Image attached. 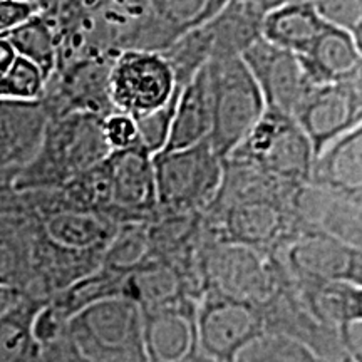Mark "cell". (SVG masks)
Masks as SVG:
<instances>
[{
  "instance_id": "1",
  "label": "cell",
  "mask_w": 362,
  "mask_h": 362,
  "mask_svg": "<svg viewBox=\"0 0 362 362\" xmlns=\"http://www.w3.org/2000/svg\"><path fill=\"white\" fill-rule=\"evenodd\" d=\"M103 119L90 112L51 117L35 156L6 187L13 192L59 188L101 165L111 153Z\"/></svg>"
},
{
  "instance_id": "2",
  "label": "cell",
  "mask_w": 362,
  "mask_h": 362,
  "mask_svg": "<svg viewBox=\"0 0 362 362\" xmlns=\"http://www.w3.org/2000/svg\"><path fill=\"white\" fill-rule=\"evenodd\" d=\"M66 336L88 362H148L143 312L119 296L86 307L66 324Z\"/></svg>"
},
{
  "instance_id": "3",
  "label": "cell",
  "mask_w": 362,
  "mask_h": 362,
  "mask_svg": "<svg viewBox=\"0 0 362 362\" xmlns=\"http://www.w3.org/2000/svg\"><path fill=\"white\" fill-rule=\"evenodd\" d=\"M205 67L211 94L208 143L225 160L259 123L265 103L242 56L216 59Z\"/></svg>"
},
{
  "instance_id": "4",
  "label": "cell",
  "mask_w": 362,
  "mask_h": 362,
  "mask_svg": "<svg viewBox=\"0 0 362 362\" xmlns=\"http://www.w3.org/2000/svg\"><path fill=\"white\" fill-rule=\"evenodd\" d=\"M156 215H202L218 193L223 160L203 141L153 158Z\"/></svg>"
},
{
  "instance_id": "5",
  "label": "cell",
  "mask_w": 362,
  "mask_h": 362,
  "mask_svg": "<svg viewBox=\"0 0 362 362\" xmlns=\"http://www.w3.org/2000/svg\"><path fill=\"white\" fill-rule=\"evenodd\" d=\"M202 274L205 291L257 307L269 304L284 285L282 269L274 255L206 238L202 250Z\"/></svg>"
},
{
  "instance_id": "6",
  "label": "cell",
  "mask_w": 362,
  "mask_h": 362,
  "mask_svg": "<svg viewBox=\"0 0 362 362\" xmlns=\"http://www.w3.org/2000/svg\"><path fill=\"white\" fill-rule=\"evenodd\" d=\"M226 158L248 163L285 187L297 188L309 183L314 149L292 117L265 111Z\"/></svg>"
},
{
  "instance_id": "7",
  "label": "cell",
  "mask_w": 362,
  "mask_h": 362,
  "mask_svg": "<svg viewBox=\"0 0 362 362\" xmlns=\"http://www.w3.org/2000/svg\"><path fill=\"white\" fill-rule=\"evenodd\" d=\"M198 352L211 362H237L264 336L262 307L205 291L197 302Z\"/></svg>"
},
{
  "instance_id": "8",
  "label": "cell",
  "mask_w": 362,
  "mask_h": 362,
  "mask_svg": "<svg viewBox=\"0 0 362 362\" xmlns=\"http://www.w3.org/2000/svg\"><path fill=\"white\" fill-rule=\"evenodd\" d=\"M180 89L173 69L161 52L129 49L112 59L107 78L112 111L136 119L160 110Z\"/></svg>"
},
{
  "instance_id": "9",
  "label": "cell",
  "mask_w": 362,
  "mask_h": 362,
  "mask_svg": "<svg viewBox=\"0 0 362 362\" xmlns=\"http://www.w3.org/2000/svg\"><path fill=\"white\" fill-rule=\"evenodd\" d=\"M284 277L293 285L347 282L362 285V252L359 247L319 232L298 233L274 255Z\"/></svg>"
},
{
  "instance_id": "10",
  "label": "cell",
  "mask_w": 362,
  "mask_h": 362,
  "mask_svg": "<svg viewBox=\"0 0 362 362\" xmlns=\"http://www.w3.org/2000/svg\"><path fill=\"white\" fill-rule=\"evenodd\" d=\"M293 121L304 131L315 156L334 139L362 126V79L312 86Z\"/></svg>"
},
{
  "instance_id": "11",
  "label": "cell",
  "mask_w": 362,
  "mask_h": 362,
  "mask_svg": "<svg viewBox=\"0 0 362 362\" xmlns=\"http://www.w3.org/2000/svg\"><path fill=\"white\" fill-rule=\"evenodd\" d=\"M110 180V215L117 223L149 221L158 214L155 163L134 144L111 151L104 160Z\"/></svg>"
},
{
  "instance_id": "12",
  "label": "cell",
  "mask_w": 362,
  "mask_h": 362,
  "mask_svg": "<svg viewBox=\"0 0 362 362\" xmlns=\"http://www.w3.org/2000/svg\"><path fill=\"white\" fill-rule=\"evenodd\" d=\"M115 56H104L61 66L52 72L45 83L40 101L49 117L69 112H90L106 117L112 106L107 93V78Z\"/></svg>"
},
{
  "instance_id": "13",
  "label": "cell",
  "mask_w": 362,
  "mask_h": 362,
  "mask_svg": "<svg viewBox=\"0 0 362 362\" xmlns=\"http://www.w3.org/2000/svg\"><path fill=\"white\" fill-rule=\"evenodd\" d=\"M242 59L259 86L265 111L279 112L293 119L302 99L312 86H315L307 76L300 57L260 37L242 54Z\"/></svg>"
},
{
  "instance_id": "14",
  "label": "cell",
  "mask_w": 362,
  "mask_h": 362,
  "mask_svg": "<svg viewBox=\"0 0 362 362\" xmlns=\"http://www.w3.org/2000/svg\"><path fill=\"white\" fill-rule=\"evenodd\" d=\"M291 208L304 230L330 235L361 248L362 193L339 192L309 181L293 189Z\"/></svg>"
},
{
  "instance_id": "15",
  "label": "cell",
  "mask_w": 362,
  "mask_h": 362,
  "mask_svg": "<svg viewBox=\"0 0 362 362\" xmlns=\"http://www.w3.org/2000/svg\"><path fill=\"white\" fill-rule=\"evenodd\" d=\"M49 119L42 101L0 99V183L7 185L29 165L42 143Z\"/></svg>"
},
{
  "instance_id": "16",
  "label": "cell",
  "mask_w": 362,
  "mask_h": 362,
  "mask_svg": "<svg viewBox=\"0 0 362 362\" xmlns=\"http://www.w3.org/2000/svg\"><path fill=\"white\" fill-rule=\"evenodd\" d=\"M197 302L143 312V341L148 362H192L197 357Z\"/></svg>"
},
{
  "instance_id": "17",
  "label": "cell",
  "mask_w": 362,
  "mask_h": 362,
  "mask_svg": "<svg viewBox=\"0 0 362 362\" xmlns=\"http://www.w3.org/2000/svg\"><path fill=\"white\" fill-rule=\"evenodd\" d=\"M300 62L312 84L362 79V42L347 30L325 25Z\"/></svg>"
},
{
  "instance_id": "18",
  "label": "cell",
  "mask_w": 362,
  "mask_h": 362,
  "mask_svg": "<svg viewBox=\"0 0 362 362\" xmlns=\"http://www.w3.org/2000/svg\"><path fill=\"white\" fill-rule=\"evenodd\" d=\"M325 25L310 0H292L267 12L260 37L300 57L309 52Z\"/></svg>"
},
{
  "instance_id": "19",
  "label": "cell",
  "mask_w": 362,
  "mask_h": 362,
  "mask_svg": "<svg viewBox=\"0 0 362 362\" xmlns=\"http://www.w3.org/2000/svg\"><path fill=\"white\" fill-rule=\"evenodd\" d=\"M211 131V94L206 67H202L180 90L165 151L194 146L208 141ZM161 155V153H160Z\"/></svg>"
},
{
  "instance_id": "20",
  "label": "cell",
  "mask_w": 362,
  "mask_h": 362,
  "mask_svg": "<svg viewBox=\"0 0 362 362\" xmlns=\"http://www.w3.org/2000/svg\"><path fill=\"white\" fill-rule=\"evenodd\" d=\"M309 181L339 192L362 193V126L317 153Z\"/></svg>"
},
{
  "instance_id": "21",
  "label": "cell",
  "mask_w": 362,
  "mask_h": 362,
  "mask_svg": "<svg viewBox=\"0 0 362 362\" xmlns=\"http://www.w3.org/2000/svg\"><path fill=\"white\" fill-rule=\"evenodd\" d=\"M33 253L25 218L0 210V287L29 296L33 292Z\"/></svg>"
},
{
  "instance_id": "22",
  "label": "cell",
  "mask_w": 362,
  "mask_h": 362,
  "mask_svg": "<svg viewBox=\"0 0 362 362\" xmlns=\"http://www.w3.org/2000/svg\"><path fill=\"white\" fill-rule=\"evenodd\" d=\"M44 302L22 296L0 314V362H34L40 347L34 337V320Z\"/></svg>"
},
{
  "instance_id": "23",
  "label": "cell",
  "mask_w": 362,
  "mask_h": 362,
  "mask_svg": "<svg viewBox=\"0 0 362 362\" xmlns=\"http://www.w3.org/2000/svg\"><path fill=\"white\" fill-rule=\"evenodd\" d=\"M12 51L25 61L33 62L44 72L45 78L52 74L57 66V34L52 21L44 12L33 17L12 29L6 37Z\"/></svg>"
},
{
  "instance_id": "24",
  "label": "cell",
  "mask_w": 362,
  "mask_h": 362,
  "mask_svg": "<svg viewBox=\"0 0 362 362\" xmlns=\"http://www.w3.org/2000/svg\"><path fill=\"white\" fill-rule=\"evenodd\" d=\"M149 221H129L117 226L115 237L104 250L101 267L128 277L156 260L149 237Z\"/></svg>"
},
{
  "instance_id": "25",
  "label": "cell",
  "mask_w": 362,
  "mask_h": 362,
  "mask_svg": "<svg viewBox=\"0 0 362 362\" xmlns=\"http://www.w3.org/2000/svg\"><path fill=\"white\" fill-rule=\"evenodd\" d=\"M153 19L170 42L216 16L226 0H148Z\"/></svg>"
},
{
  "instance_id": "26",
  "label": "cell",
  "mask_w": 362,
  "mask_h": 362,
  "mask_svg": "<svg viewBox=\"0 0 362 362\" xmlns=\"http://www.w3.org/2000/svg\"><path fill=\"white\" fill-rule=\"evenodd\" d=\"M45 83L47 78L37 66L16 56L4 78L0 79V99L21 103L40 101L44 96Z\"/></svg>"
},
{
  "instance_id": "27",
  "label": "cell",
  "mask_w": 362,
  "mask_h": 362,
  "mask_svg": "<svg viewBox=\"0 0 362 362\" xmlns=\"http://www.w3.org/2000/svg\"><path fill=\"white\" fill-rule=\"evenodd\" d=\"M180 90L160 110L151 111L134 119L136 128H138V144L146 149L153 158L165 151L166 144H168L171 123H173L175 107L176 103H178Z\"/></svg>"
},
{
  "instance_id": "28",
  "label": "cell",
  "mask_w": 362,
  "mask_h": 362,
  "mask_svg": "<svg viewBox=\"0 0 362 362\" xmlns=\"http://www.w3.org/2000/svg\"><path fill=\"white\" fill-rule=\"evenodd\" d=\"M325 24L347 30L362 42V0H310Z\"/></svg>"
},
{
  "instance_id": "29",
  "label": "cell",
  "mask_w": 362,
  "mask_h": 362,
  "mask_svg": "<svg viewBox=\"0 0 362 362\" xmlns=\"http://www.w3.org/2000/svg\"><path fill=\"white\" fill-rule=\"evenodd\" d=\"M103 133L111 151L126 149L138 144L136 121L123 112H111L103 119Z\"/></svg>"
},
{
  "instance_id": "30",
  "label": "cell",
  "mask_w": 362,
  "mask_h": 362,
  "mask_svg": "<svg viewBox=\"0 0 362 362\" xmlns=\"http://www.w3.org/2000/svg\"><path fill=\"white\" fill-rule=\"evenodd\" d=\"M37 12L34 0H0V39Z\"/></svg>"
},
{
  "instance_id": "31",
  "label": "cell",
  "mask_w": 362,
  "mask_h": 362,
  "mask_svg": "<svg viewBox=\"0 0 362 362\" xmlns=\"http://www.w3.org/2000/svg\"><path fill=\"white\" fill-rule=\"evenodd\" d=\"M34 362H88L78 351L72 347L66 332L56 341L40 344Z\"/></svg>"
},
{
  "instance_id": "32",
  "label": "cell",
  "mask_w": 362,
  "mask_h": 362,
  "mask_svg": "<svg viewBox=\"0 0 362 362\" xmlns=\"http://www.w3.org/2000/svg\"><path fill=\"white\" fill-rule=\"evenodd\" d=\"M13 57H16V54H13L11 44L2 37L0 39V79L4 78V74H6L8 66L12 64Z\"/></svg>"
},
{
  "instance_id": "33",
  "label": "cell",
  "mask_w": 362,
  "mask_h": 362,
  "mask_svg": "<svg viewBox=\"0 0 362 362\" xmlns=\"http://www.w3.org/2000/svg\"><path fill=\"white\" fill-rule=\"evenodd\" d=\"M21 297H22V293H19V292L11 291V288L0 287V314H2L4 310H7L8 307H12L13 304H16Z\"/></svg>"
},
{
  "instance_id": "34",
  "label": "cell",
  "mask_w": 362,
  "mask_h": 362,
  "mask_svg": "<svg viewBox=\"0 0 362 362\" xmlns=\"http://www.w3.org/2000/svg\"><path fill=\"white\" fill-rule=\"evenodd\" d=\"M34 2L37 4L39 11L49 12V11H52V8H56L59 4L62 2V0H34Z\"/></svg>"
}]
</instances>
